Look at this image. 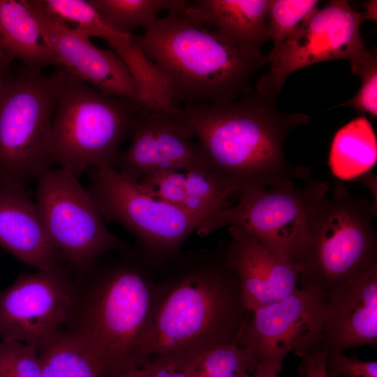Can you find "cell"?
Segmentation results:
<instances>
[{
    "mask_svg": "<svg viewBox=\"0 0 377 377\" xmlns=\"http://www.w3.org/2000/svg\"><path fill=\"white\" fill-rule=\"evenodd\" d=\"M250 314L224 244L182 251L158 270L143 353L147 360L193 361L214 348L238 344Z\"/></svg>",
    "mask_w": 377,
    "mask_h": 377,
    "instance_id": "6da1fadb",
    "label": "cell"
},
{
    "mask_svg": "<svg viewBox=\"0 0 377 377\" xmlns=\"http://www.w3.org/2000/svg\"><path fill=\"white\" fill-rule=\"evenodd\" d=\"M103 19L119 31L131 35L137 28L151 27L162 11L184 10L185 0H88Z\"/></svg>",
    "mask_w": 377,
    "mask_h": 377,
    "instance_id": "603a6c76",
    "label": "cell"
},
{
    "mask_svg": "<svg viewBox=\"0 0 377 377\" xmlns=\"http://www.w3.org/2000/svg\"><path fill=\"white\" fill-rule=\"evenodd\" d=\"M14 61L34 70L50 65L61 68L24 0H0V65L8 68Z\"/></svg>",
    "mask_w": 377,
    "mask_h": 377,
    "instance_id": "ffe728a7",
    "label": "cell"
},
{
    "mask_svg": "<svg viewBox=\"0 0 377 377\" xmlns=\"http://www.w3.org/2000/svg\"><path fill=\"white\" fill-rule=\"evenodd\" d=\"M40 1L49 13L66 24L74 25L71 28L89 38H100L109 43L125 34L109 24L88 0Z\"/></svg>",
    "mask_w": 377,
    "mask_h": 377,
    "instance_id": "d4e9b609",
    "label": "cell"
},
{
    "mask_svg": "<svg viewBox=\"0 0 377 377\" xmlns=\"http://www.w3.org/2000/svg\"><path fill=\"white\" fill-rule=\"evenodd\" d=\"M327 355V352L320 346L299 355L301 360L298 367L299 376L330 377L325 369Z\"/></svg>",
    "mask_w": 377,
    "mask_h": 377,
    "instance_id": "d6a6232c",
    "label": "cell"
},
{
    "mask_svg": "<svg viewBox=\"0 0 377 377\" xmlns=\"http://www.w3.org/2000/svg\"><path fill=\"white\" fill-rule=\"evenodd\" d=\"M87 190L105 223L121 225L137 239L136 246L161 265L180 253L186 239L204 223L144 193L111 165L90 170Z\"/></svg>",
    "mask_w": 377,
    "mask_h": 377,
    "instance_id": "30bf717a",
    "label": "cell"
},
{
    "mask_svg": "<svg viewBox=\"0 0 377 377\" xmlns=\"http://www.w3.org/2000/svg\"><path fill=\"white\" fill-rule=\"evenodd\" d=\"M326 311L324 299L299 288L251 311L238 344L250 353L256 367L279 373L288 353L299 356L321 346Z\"/></svg>",
    "mask_w": 377,
    "mask_h": 377,
    "instance_id": "4fadbf2b",
    "label": "cell"
},
{
    "mask_svg": "<svg viewBox=\"0 0 377 377\" xmlns=\"http://www.w3.org/2000/svg\"><path fill=\"white\" fill-rule=\"evenodd\" d=\"M365 6L367 8V14H369V15H371V12L372 18L376 20V1H370L365 4Z\"/></svg>",
    "mask_w": 377,
    "mask_h": 377,
    "instance_id": "e575fe53",
    "label": "cell"
},
{
    "mask_svg": "<svg viewBox=\"0 0 377 377\" xmlns=\"http://www.w3.org/2000/svg\"><path fill=\"white\" fill-rule=\"evenodd\" d=\"M325 369L330 377H377V362L348 357L342 353H327Z\"/></svg>",
    "mask_w": 377,
    "mask_h": 377,
    "instance_id": "4dcf8cb0",
    "label": "cell"
},
{
    "mask_svg": "<svg viewBox=\"0 0 377 377\" xmlns=\"http://www.w3.org/2000/svg\"><path fill=\"white\" fill-rule=\"evenodd\" d=\"M193 362L178 357L158 356L114 377H194Z\"/></svg>",
    "mask_w": 377,
    "mask_h": 377,
    "instance_id": "f546056e",
    "label": "cell"
},
{
    "mask_svg": "<svg viewBox=\"0 0 377 377\" xmlns=\"http://www.w3.org/2000/svg\"><path fill=\"white\" fill-rule=\"evenodd\" d=\"M0 377H43L38 351L21 342L0 341Z\"/></svg>",
    "mask_w": 377,
    "mask_h": 377,
    "instance_id": "83f0119b",
    "label": "cell"
},
{
    "mask_svg": "<svg viewBox=\"0 0 377 377\" xmlns=\"http://www.w3.org/2000/svg\"><path fill=\"white\" fill-rule=\"evenodd\" d=\"M269 0H195L185 12L210 25L235 44L249 59L265 64L261 47L270 39L267 15Z\"/></svg>",
    "mask_w": 377,
    "mask_h": 377,
    "instance_id": "d6986e66",
    "label": "cell"
},
{
    "mask_svg": "<svg viewBox=\"0 0 377 377\" xmlns=\"http://www.w3.org/2000/svg\"><path fill=\"white\" fill-rule=\"evenodd\" d=\"M348 1H331L308 15L274 50L263 56L269 70L258 80L256 90L276 98L287 77L311 64L348 59L358 76L374 61L376 52L366 49L360 36L364 20Z\"/></svg>",
    "mask_w": 377,
    "mask_h": 377,
    "instance_id": "8fae6325",
    "label": "cell"
},
{
    "mask_svg": "<svg viewBox=\"0 0 377 377\" xmlns=\"http://www.w3.org/2000/svg\"><path fill=\"white\" fill-rule=\"evenodd\" d=\"M35 202L50 242L74 274L128 246L107 228L87 188L68 169L50 168L38 177Z\"/></svg>",
    "mask_w": 377,
    "mask_h": 377,
    "instance_id": "9c48e42d",
    "label": "cell"
},
{
    "mask_svg": "<svg viewBox=\"0 0 377 377\" xmlns=\"http://www.w3.org/2000/svg\"><path fill=\"white\" fill-rule=\"evenodd\" d=\"M57 96L48 161L77 176L111 165L132 136L142 110L135 100L106 96L64 68L57 70Z\"/></svg>",
    "mask_w": 377,
    "mask_h": 377,
    "instance_id": "8992f818",
    "label": "cell"
},
{
    "mask_svg": "<svg viewBox=\"0 0 377 377\" xmlns=\"http://www.w3.org/2000/svg\"><path fill=\"white\" fill-rule=\"evenodd\" d=\"M362 84L357 94L343 105L353 107L357 110L377 115V61L369 65L360 75Z\"/></svg>",
    "mask_w": 377,
    "mask_h": 377,
    "instance_id": "1f68e13d",
    "label": "cell"
},
{
    "mask_svg": "<svg viewBox=\"0 0 377 377\" xmlns=\"http://www.w3.org/2000/svg\"><path fill=\"white\" fill-rule=\"evenodd\" d=\"M129 147L117 152L111 165L123 177L138 182L159 170L206 168L182 109L139 113Z\"/></svg>",
    "mask_w": 377,
    "mask_h": 377,
    "instance_id": "5bb4252c",
    "label": "cell"
},
{
    "mask_svg": "<svg viewBox=\"0 0 377 377\" xmlns=\"http://www.w3.org/2000/svg\"><path fill=\"white\" fill-rule=\"evenodd\" d=\"M185 10L168 12L143 34H132L163 75L175 103H219L250 93L251 79L263 64Z\"/></svg>",
    "mask_w": 377,
    "mask_h": 377,
    "instance_id": "277c9868",
    "label": "cell"
},
{
    "mask_svg": "<svg viewBox=\"0 0 377 377\" xmlns=\"http://www.w3.org/2000/svg\"><path fill=\"white\" fill-rule=\"evenodd\" d=\"M126 65L145 111H176L180 108L172 98L169 85L157 66L132 38L123 35L108 43Z\"/></svg>",
    "mask_w": 377,
    "mask_h": 377,
    "instance_id": "44dd1931",
    "label": "cell"
},
{
    "mask_svg": "<svg viewBox=\"0 0 377 377\" xmlns=\"http://www.w3.org/2000/svg\"><path fill=\"white\" fill-rule=\"evenodd\" d=\"M8 70L0 84V182L25 186L50 168L58 72Z\"/></svg>",
    "mask_w": 377,
    "mask_h": 377,
    "instance_id": "52a82bcc",
    "label": "cell"
},
{
    "mask_svg": "<svg viewBox=\"0 0 377 377\" xmlns=\"http://www.w3.org/2000/svg\"><path fill=\"white\" fill-rule=\"evenodd\" d=\"M278 374L274 370L262 365H257L250 377H279Z\"/></svg>",
    "mask_w": 377,
    "mask_h": 377,
    "instance_id": "836d02e7",
    "label": "cell"
},
{
    "mask_svg": "<svg viewBox=\"0 0 377 377\" xmlns=\"http://www.w3.org/2000/svg\"><path fill=\"white\" fill-rule=\"evenodd\" d=\"M276 98L256 90L233 101L182 108L207 169L237 194L304 179V167L288 161L284 143L310 116L279 110Z\"/></svg>",
    "mask_w": 377,
    "mask_h": 377,
    "instance_id": "3957f363",
    "label": "cell"
},
{
    "mask_svg": "<svg viewBox=\"0 0 377 377\" xmlns=\"http://www.w3.org/2000/svg\"><path fill=\"white\" fill-rule=\"evenodd\" d=\"M301 179L241 192L234 205L203 224L197 234L205 236L225 226H237L294 267L313 208L330 188L324 181L309 179L301 184Z\"/></svg>",
    "mask_w": 377,
    "mask_h": 377,
    "instance_id": "ba28073f",
    "label": "cell"
},
{
    "mask_svg": "<svg viewBox=\"0 0 377 377\" xmlns=\"http://www.w3.org/2000/svg\"><path fill=\"white\" fill-rule=\"evenodd\" d=\"M20 274L0 290V341L38 351L64 332L73 313L77 283L67 267Z\"/></svg>",
    "mask_w": 377,
    "mask_h": 377,
    "instance_id": "7c38bea8",
    "label": "cell"
},
{
    "mask_svg": "<svg viewBox=\"0 0 377 377\" xmlns=\"http://www.w3.org/2000/svg\"><path fill=\"white\" fill-rule=\"evenodd\" d=\"M103 256L75 274L77 300L63 334L96 360L103 377H114L148 360L142 340L160 267L138 246Z\"/></svg>",
    "mask_w": 377,
    "mask_h": 377,
    "instance_id": "7a4b0ae2",
    "label": "cell"
},
{
    "mask_svg": "<svg viewBox=\"0 0 377 377\" xmlns=\"http://www.w3.org/2000/svg\"><path fill=\"white\" fill-rule=\"evenodd\" d=\"M43 377H103L96 360L63 334L38 351Z\"/></svg>",
    "mask_w": 377,
    "mask_h": 377,
    "instance_id": "cb8c5ba5",
    "label": "cell"
},
{
    "mask_svg": "<svg viewBox=\"0 0 377 377\" xmlns=\"http://www.w3.org/2000/svg\"><path fill=\"white\" fill-rule=\"evenodd\" d=\"M317 0H269L268 34L274 50L293 32L301 22L318 8Z\"/></svg>",
    "mask_w": 377,
    "mask_h": 377,
    "instance_id": "4316f807",
    "label": "cell"
},
{
    "mask_svg": "<svg viewBox=\"0 0 377 377\" xmlns=\"http://www.w3.org/2000/svg\"><path fill=\"white\" fill-rule=\"evenodd\" d=\"M0 246L38 270L66 267L23 185L0 182Z\"/></svg>",
    "mask_w": 377,
    "mask_h": 377,
    "instance_id": "e0dca14e",
    "label": "cell"
},
{
    "mask_svg": "<svg viewBox=\"0 0 377 377\" xmlns=\"http://www.w3.org/2000/svg\"><path fill=\"white\" fill-rule=\"evenodd\" d=\"M8 68H4L3 66H1L0 65V84L2 81V79L5 75V73L6 71V70L8 69Z\"/></svg>",
    "mask_w": 377,
    "mask_h": 377,
    "instance_id": "d590c367",
    "label": "cell"
},
{
    "mask_svg": "<svg viewBox=\"0 0 377 377\" xmlns=\"http://www.w3.org/2000/svg\"><path fill=\"white\" fill-rule=\"evenodd\" d=\"M226 262L235 271L242 300L251 311L278 302L299 289L293 265L240 228L228 226Z\"/></svg>",
    "mask_w": 377,
    "mask_h": 377,
    "instance_id": "2e32d148",
    "label": "cell"
},
{
    "mask_svg": "<svg viewBox=\"0 0 377 377\" xmlns=\"http://www.w3.org/2000/svg\"><path fill=\"white\" fill-rule=\"evenodd\" d=\"M377 344V266L327 302L321 347L327 353Z\"/></svg>",
    "mask_w": 377,
    "mask_h": 377,
    "instance_id": "ac0fdd59",
    "label": "cell"
},
{
    "mask_svg": "<svg viewBox=\"0 0 377 377\" xmlns=\"http://www.w3.org/2000/svg\"><path fill=\"white\" fill-rule=\"evenodd\" d=\"M374 203L337 184L318 200L294 268L299 288L326 302L377 266Z\"/></svg>",
    "mask_w": 377,
    "mask_h": 377,
    "instance_id": "5b68a950",
    "label": "cell"
},
{
    "mask_svg": "<svg viewBox=\"0 0 377 377\" xmlns=\"http://www.w3.org/2000/svg\"><path fill=\"white\" fill-rule=\"evenodd\" d=\"M194 377H250L256 364L239 344L214 348L193 362Z\"/></svg>",
    "mask_w": 377,
    "mask_h": 377,
    "instance_id": "484cf974",
    "label": "cell"
},
{
    "mask_svg": "<svg viewBox=\"0 0 377 377\" xmlns=\"http://www.w3.org/2000/svg\"><path fill=\"white\" fill-rule=\"evenodd\" d=\"M376 161V139L365 117L351 121L335 135L329 163L334 175L349 179L368 171Z\"/></svg>",
    "mask_w": 377,
    "mask_h": 377,
    "instance_id": "7402d4cb",
    "label": "cell"
},
{
    "mask_svg": "<svg viewBox=\"0 0 377 377\" xmlns=\"http://www.w3.org/2000/svg\"><path fill=\"white\" fill-rule=\"evenodd\" d=\"M24 1L38 24L43 43L61 68L106 96L138 102L137 91L130 73L112 49L94 45L89 38L49 13L40 0Z\"/></svg>",
    "mask_w": 377,
    "mask_h": 377,
    "instance_id": "9a60e30c",
    "label": "cell"
},
{
    "mask_svg": "<svg viewBox=\"0 0 377 377\" xmlns=\"http://www.w3.org/2000/svg\"><path fill=\"white\" fill-rule=\"evenodd\" d=\"M137 183L140 188L151 197L182 209L185 197L184 171L159 170L147 175Z\"/></svg>",
    "mask_w": 377,
    "mask_h": 377,
    "instance_id": "f1b7e54d",
    "label": "cell"
}]
</instances>
